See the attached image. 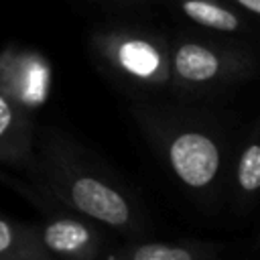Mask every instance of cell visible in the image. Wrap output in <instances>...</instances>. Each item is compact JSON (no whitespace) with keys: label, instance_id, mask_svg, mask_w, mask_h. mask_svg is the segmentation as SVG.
<instances>
[{"label":"cell","instance_id":"7","mask_svg":"<svg viewBox=\"0 0 260 260\" xmlns=\"http://www.w3.org/2000/svg\"><path fill=\"white\" fill-rule=\"evenodd\" d=\"M221 248L205 240H126V244H112L100 260H219Z\"/></svg>","mask_w":260,"mask_h":260},{"label":"cell","instance_id":"4","mask_svg":"<svg viewBox=\"0 0 260 260\" xmlns=\"http://www.w3.org/2000/svg\"><path fill=\"white\" fill-rule=\"evenodd\" d=\"M250 71L252 63L242 51L183 41L171 49L169 85L193 95L213 93L246 79Z\"/></svg>","mask_w":260,"mask_h":260},{"label":"cell","instance_id":"12","mask_svg":"<svg viewBox=\"0 0 260 260\" xmlns=\"http://www.w3.org/2000/svg\"><path fill=\"white\" fill-rule=\"evenodd\" d=\"M0 183L4 185V187H8V189H12L14 193H18L20 197H24L26 201H30L41 213H47V211H51V209H55L57 205H51L45 197H41L24 179H18V177H14V175H10V173H6L2 167H0Z\"/></svg>","mask_w":260,"mask_h":260},{"label":"cell","instance_id":"1","mask_svg":"<svg viewBox=\"0 0 260 260\" xmlns=\"http://www.w3.org/2000/svg\"><path fill=\"white\" fill-rule=\"evenodd\" d=\"M22 171L26 183L51 205L83 215L124 240L152 232L138 195L95 154L55 128L35 134Z\"/></svg>","mask_w":260,"mask_h":260},{"label":"cell","instance_id":"6","mask_svg":"<svg viewBox=\"0 0 260 260\" xmlns=\"http://www.w3.org/2000/svg\"><path fill=\"white\" fill-rule=\"evenodd\" d=\"M0 91L28 112L41 108L51 93L49 61L30 49H4L0 53Z\"/></svg>","mask_w":260,"mask_h":260},{"label":"cell","instance_id":"13","mask_svg":"<svg viewBox=\"0 0 260 260\" xmlns=\"http://www.w3.org/2000/svg\"><path fill=\"white\" fill-rule=\"evenodd\" d=\"M240 8H244V10H248L250 14H258L260 12V0H234Z\"/></svg>","mask_w":260,"mask_h":260},{"label":"cell","instance_id":"3","mask_svg":"<svg viewBox=\"0 0 260 260\" xmlns=\"http://www.w3.org/2000/svg\"><path fill=\"white\" fill-rule=\"evenodd\" d=\"M98 59L122 83L136 89H162L171 81V47L136 30H106L93 39Z\"/></svg>","mask_w":260,"mask_h":260},{"label":"cell","instance_id":"5","mask_svg":"<svg viewBox=\"0 0 260 260\" xmlns=\"http://www.w3.org/2000/svg\"><path fill=\"white\" fill-rule=\"evenodd\" d=\"M106 232L100 223L63 207L43 213V221L37 223L39 240L55 260H100L112 246Z\"/></svg>","mask_w":260,"mask_h":260},{"label":"cell","instance_id":"8","mask_svg":"<svg viewBox=\"0 0 260 260\" xmlns=\"http://www.w3.org/2000/svg\"><path fill=\"white\" fill-rule=\"evenodd\" d=\"M35 146L32 112L0 91V167L24 169Z\"/></svg>","mask_w":260,"mask_h":260},{"label":"cell","instance_id":"2","mask_svg":"<svg viewBox=\"0 0 260 260\" xmlns=\"http://www.w3.org/2000/svg\"><path fill=\"white\" fill-rule=\"evenodd\" d=\"M130 114L173 179L199 203L215 205L234 160L223 126L207 114L171 106L138 104Z\"/></svg>","mask_w":260,"mask_h":260},{"label":"cell","instance_id":"10","mask_svg":"<svg viewBox=\"0 0 260 260\" xmlns=\"http://www.w3.org/2000/svg\"><path fill=\"white\" fill-rule=\"evenodd\" d=\"M0 260H55L41 244L37 223L0 215Z\"/></svg>","mask_w":260,"mask_h":260},{"label":"cell","instance_id":"11","mask_svg":"<svg viewBox=\"0 0 260 260\" xmlns=\"http://www.w3.org/2000/svg\"><path fill=\"white\" fill-rule=\"evenodd\" d=\"M179 8L195 24L217 32H238L242 28V18L217 0H181Z\"/></svg>","mask_w":260,"mask_h":260},{"label":"cell","instance_id":"9","mask_svg":"<svg viewBox=\"0 0 260 260\" xmlns=\"http://www.w3.org/2000/svg\"><path fill=\"white\" fill-rule=\"evenodd\" d=\"M232 199L240 213L250 211L256 205L260 191V140L258 130H250V136L238 148L232 160Z\"/></svg>","mask_w":260,"mask_h":260}]
</instances>
